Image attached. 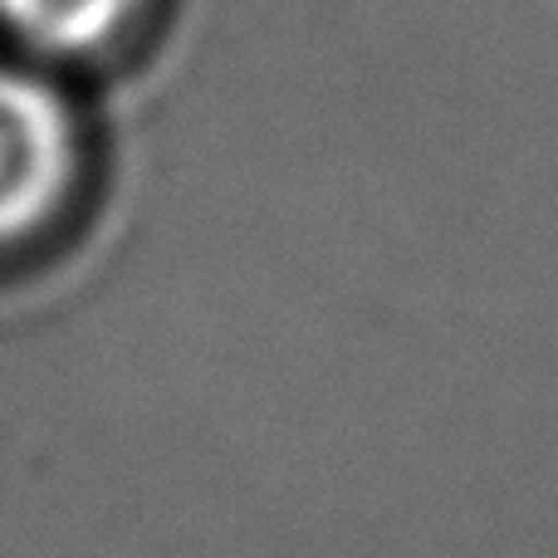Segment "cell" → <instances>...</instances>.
I'll list each match as a JSON object with an SVG mask.
<instances>
[{"label": "cell", "instance_id": "1", "mask_svg": "<svg viewBox=\"0 0 558 558\" xmlns=\"http://www.w3.org/2000/svg\"><path fill=\"white\" fill-rule=\"evenodd\" d=\"M74 177V128L39 78L0 69V245L29 235Z\"/></svg>", "mask_w": 558, "mask_h": 558}, {"label": "cell", "instance_id": "2", "mask_svg": "<svg viewBox=\"0 0 558 558\" xmlns=\"http://www.w3.org/2000/svg\"><path fill=\"white\" fill-rule=\"evenodd\" d=\"M133 10L137 0H0V20L20 39L54 54H84L113 39Z\"/></svg>", "mask_w": 558, "mask_h": 558}]
</instances>
